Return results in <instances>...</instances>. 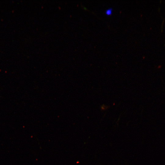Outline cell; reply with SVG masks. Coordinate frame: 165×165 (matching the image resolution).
Returning <instances> with one entry per match:
<instances>
[{"mask_svg":"<svg viewBox=\"0 0 165 165\" xmlns=\"http://www.w3.org/2000/svg\"><path fill=\"white\" fill-rule=\"evenodd\" d=\"M113 9L112 8H110L107 9L105 12V14L107 16H110L112 13Z\"/></svg>","mask_w":165,"mask_h":165,"instance_id":"1","label":"cell"}]
</instances>
